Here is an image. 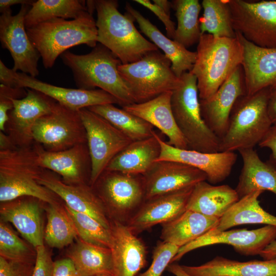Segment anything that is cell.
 <instances>
[{"label":"cell","mask_w":276,"mask_h":276,"mask_svg":"<svg viewBox=\"0 0 276 276\" xmlns=\"http://www.w3.org/2000/svg\"><path fill=\"white\" fill-rule=\"evenodd\" d=\"M60 57L71 70L78 88L91 90L98 87L116 98L122 107L135 103L119 72L121 61L105 46L98 43L90 52L84 55L66 51Z\"/></svg>","instance_id":"obj_1"},{"label":"cell","mask_w":276,"mask_h":276,"mask_svg":"<svg viewBox=\"0 0 276 276\" xmlns=\"http://www.w3.org/2000/svg\"><path fill=\"white\" fill-rule=\"evenodd\" d=\"M44 170L39 165L33 144L0 150L1 202L28 196L47 204H60V198L38 182Z\"/></svg>","instance_id":"obj_2"},{"label":"cell","mask_w":276,"mask_h":276,"mask_svg":"<svg viewBox=\"0 0 276 276\" xmlns=\"http://www.w3.org/2000/svg\"><path fill=\"white\" fill-rule=\"evenodd\" d=\"M196 52V59L190 72L196 77L199 98L203 100L213 95L241 65L243 49L237 36L218 37L204 33Z\"/></svg>","instance_id":"obj_3"},{"label":"cell","mask_w":276,"mask_h":276,"mask_svg":"<svg viewBox=\"0 0 276 276\" xmlns=\"http://www.w3.org/2000/svg\"><path fill=\"white\" fill-rule=\"evenodd\" d=\"M116 0L95 1L98 42L108 49L126 64L139 60L150 52L158 50L136 29L134 18L118 10Z\"/></svg>","instance_id":"obj_4"},{"label":"cell","mask_w":276,"mask_h":276,"mask_svg":"<svg viewBox=\"0 0 276 276\" xmlns=\"http://www.w3.org/2000/svg\"><path fill=\"white\" fill-rule=\"evenodd\" d=\"M26 31L46 69L52 68L58 57L67 49L82 44L94 48L98 43L96 22L89 12L70 20L62 18L49 20Z\"/></svg>","instance_id":"obj_5"},{"label":"cell","mask_w":276,"mask_h":276,"mask_svg":"<svg viewBox=\"0 0 276 276\" xmlns=\"http://www.w3.org/2000/svg\"><path fill=\"white\" fill-rule=\"evenodd\" d=\"M271 88L239 97L232 110L228 127L220 140V151L254 149L272 126L267 111Z\"/></svg>","instance_id":"obj_6"},{"label":"cell","mask_w":276,"mask_h":276,"mask_svg":"<svg viewBox=\"0 0 276 276\" xmlns=\"http://www.w3.org/2000/svg\"><path fill=\"white\" fill-rule=\"evenodd\" d=\"M180 78L182 83L172 92L171 104L176 124L189 149L204 153L219 152L220 139L201 116L196 77L187 72Z\"/></svg>","instance_id":"obj_7"},{"label":"cell","mask_w":276,"mask_h":276,"mask_svg":"<svg viewBox=\"0 0 276 276\" xmlns=\"http://www.w3.org/2000/svg\"><path fill=\"white\" fill-rule=\"evenodd\" d=\"M171 65V61L158 50L137 61L121 64L118 68L135 103H141L181 85L182 80L174 74Z\"/></svg>","instance_id":"obj_8"},{"label":"cell","mask_w":276,"mask_h":276,"mask_svg":"<svg viewBox=\"0 0 276 276\" xmlns=\"http://www.w3.org/2000/svg\"><path fill=\"white\" fill-rule=\"evenodd\" d=\"M236 32L260 47L276 49V0H227Z\"/></svg>","instance_id":"obj_9"},{"label":"cell","mask_w":276,"mask_h":276,"mask_svg":"<svg viewBox=\"0 0 276 276\" xmlns=\"http://www.w3.org/2000/svg\"><path fill=\"white\" fill-rule=\"evenodd\" d=\"M33 137L34 142L50 152L87 143L86 130L79 111L70 109L57 102L50 113L36 121Z\"/></svg>","instance_id":"obj_10"},{"label":"cell","mask_w":276,"mask_h":276,"mask_svg":"<svg viewBox=\"0 0 276 276\" xmlns=\"http://www.w3.org/2000/svg\"><path fill=\"white\" fill-rule=\"evenodd\" d=\"M79 113L86 133L91 163L89 185L92 187L114 157L132 141L88 108L80 109Z\"/></svg>","instance_id":"obj_11"},{"label":"cell","mask_w":276,"mask_h":276,"mask_svg":"<svg viewBox=\"0 0 276 276\" xmlns=\"http://www.w3.org/2000/svg\"><path fill=\"white\" fill-rule=\"evenodd\" d=\"M108 212L126 220L144 201L143 175L105 169L92 186Z\"/></svg>","instance_id":"obj_12"},{"label":"cell","mask_w":276,"mask_h":276,"mask_svg":"<svg viewBox=\"0 0 276 276\" xmlns=\"http://www.w3.org/2000/svg\"><path fill=\"white\" fill-rule=\"evenodd\" d=\"M31 7L21 5L18 13L14 15L11 8L1 13L0 41L2 47L9 51L13 58V70L36 78L39 73L38 61L41 57L32 43L25 24V16Z\"/></svg>","instance_id":"obj_13"},{"label":"cell","mask_w":276,"mask_h":276,"mask_svg":"<svg viewBox=\"0 0 276 276\" xmlns=\"http://www.w3.org/2000/svg\"><path fill=\"white\" fill-rule=\"evenodd\" d=\"M26 90L25 97L12 100L13 108L8 112L4 132L18 148L33 145V128L35 123L50 113L56 103L39 91L30 88Z\"/></svg>","instance_id":"obj_14"},{"label":"cell","mask_w":276,"mask_h":276,"mask_svg":"<svg viewBox=\"0 0 276 276\" xmlns=\"http://www.w3.org/2000/svg\"><path fill=\"white\" fill-rule=\"evenodd\" d=\"M275 240L276 226L269 225L252 230L243 228L219 232L210 231L180 247L171 263L179 260L192 250L218 244L231 245L237 252L245 255H260L268 244Z\"/></svg>","instance_id":"obj_15"},{"label":"cell","mask_w":276,"mask_h":276,"mask_svg":"<svg viewBox=\"0 0 276 276\" xmlns=\"http://www.w3.org/2000/svg\"><path fill=\"white\" fill-rule=\"evenodd\" d=\"M145 200L195 186L207 180L202 171L172 160L156 162L143 175Z\"/></svg>","instance_id":"obj_16"},{"label":"cell","mask_w":276,"mask_h":276,"mask_svg":"<svg viewBox=\"0 0 276 276\" xmlns=\"http://www.w3.org/2000/svg\"><path fill=\"white\" fill-rule=\"evenodd\" d=\"M33 146L41 167L60 175L66 184L89 185L91 163L87 143L57 152L46 151L35 142Z\"/></svg>","instance_id":"obj_17"},{"label":"cell","mask_w":276,"mask_h":276,"mask_svg":"<svg viewBox=\"0 0 276 276\" xmlns=\"http://www.w3.org/2000/svg\"><path fill=\"white\" fill-rule=\"evenodd\" d=\"M246 94L243 71L240 65L213 95L199 99L203 120L220 140L226 132L235 103L239 97Z\"/></svg>","instance_id":"obj_18"},{"label":"cell","mask_w":276,"mask_h":276,"mask_svg":"<svg viewBox=\"0 0 276 276\" xmlns=\"http://www.w3.org/2000/svg\"><path fill=\"white\" fill-rule=\"evenodd\" d=\"M156 135L161 148L156 162L172 160L197 168L205 173L210 183L216 184L227 178L237 160L235 152L204 153L178 148L168 144L156 133Z\"/></svg>","instance_id":"obj_19"},{"label":"cell","mask_w":276,"mask_h":276,"mask_svg":"<svg viewBox=\"0 0 276 276\" xmlns=\"http://www.w3.org/2000/svg\"><path fill=\"white\" fill-rule=\"evenodd\" d=\"M37 180L39 183L56 194L72 210L87 214L107 228L110 229L112 221L109 218L108 211L89 185L72 186L66 184L56 175V173L46 169Z\"/></svg>","instance_id":"obj_20"},{"label":"cell","mask_w":276,"mask_h":276,"mask_svg":"<svg viewBox=\"0 0 276 276\" xmlns=\"http://www.w3.org/2000/svg\"><path fill=\"white\" fill-rule=\"evenodd\" d=\"M194 187L145 200L126 224L137 235L154 225L174 219L187 210Z\"/></svg>","instance_id":"obj_21"},{"label":"cell","mask_w":276,"mask_h":276,"mask_svg":"<svg viewBox=\"0 0 276 276\" xmlns=\"http://www.w3.org/2000/svg\"><path fill=\"white\" fill-rule=\"evenodd\" d=\"M13 75L17 87L39 91L74 111H78L83 108L103 104H118L116 98L100 89L65 88L42 82L22 72L14 71Z\"/></svg>","instance_id":"obj_22"},{"label":"cell","mask_w":276,"mask_h":276,"mask_svg":"<svg viewBox=\"0 0 276 276\" xmlns=\"http://www.w3.org/2000/svg\"><path fill=\"white\" fill-rule=\"evenodd\" d=\"M113 276H136L147 263V248L143 241L118 220L110 227Z\"/></svg>","instance_id":"obj_23"},{"label":"cell","mask_w":276,"mask_h":276,"mask_svg":"<svg viewBox=\"0 0 276 276\" xmlns=\"http://www.w3.org/2000/svg\"><path fill=\"white\" fill-rule=\"evenodd\" d=\"M236 32L243 49L241 66L246 95L267 87L276 88V49L256 45Z\"/></svg>","instance_id":"obj_24"},{"label":"cell","mask_w":276,"mask_h":276,"mask_svg":"<svg viewBox=\"0 0 276 276\" xmlns=\"http://www.w3.org/2000/svg\"><path fill=\"white\" fill-rule=\"evenodd\" d=\"M32 197L24 196L1 202V220L11 222L35 249L43 245L44 233L39 203Z\"/></svg>","instance_id":"obj_25"},{"label":"cell","mask_w":276,"mask_h":276,"mask_svg":"<svg viewBox=\"0 0 276 276\" xmlns=\"http://www.w3.org/2000/svg\"><path fill=\"white\" fill-rule=\"evenodd\" d=\"M172 92L165 93L147 102L133 103L122 108L159 129L168 138L167 143L170 145L189 149L173 114L171 104Z\"/></svg>","instance_id":"obj_26"},{"label":"cell","mask_w":276,"mask_h":276,"mask_svg":"<svg viewBox=\"0 0 276 276\" xmlns=\"http://www.w3.org/2000/svg\"><path fill=\"white\" fill-rule=\"evenodd\" d=\"M125 9L137 22L141 32L164 53L171 61V68L178 78L185 72H190L195 62L196 52L188 50L183 45L164 35L156 26L145 18L139 11L126 3Z\"/></svg>","instance_id":"obj_27"},{"label":"cell","mask_w":276,"mask_h":276,"mask_svg":"<svg viewBox=\"0 0 276 276\" xmlns=\"http://www.w3.org/2000/svg\"><path fill=\"white\" fill-rule=\"evenodd\" d=\"M160 150L154 131L151 137L131 142L114 157L106 169L144 175L159 157Z\"/></svg>","instance_id":"obj_28"},{"label":"cell","mask_w":276,"mask_h":276,"mask_svg":"<svg viewBox=\"0 0 276 276\" xmlns=\"http://www.w3.org/2000/svg\"><path fill=\"white\" fill-rule=\"evenodd\" d=\"M243 167L235 189L239 198L256 191H268L276 195V165L262 161L254 149L238 151Z\"/></svg>","instance_id":"obj_29"},{"label":"cell","mask_w":276,"mask_h":276,"mask_svg":"<svg viewBox=\"0 0 276 276\" xmlns=\"http://www.w3.org/2000/svg\"><path fill=\"white\" fill-rule=\"evenodd\" d=\"M239 199L236 190L227 185L214 186L202 181L194 186L187 210L220 219Z\"/></svg>","instance_id":"obj_30"},{"label":"cell","mask_w":276,"mask_h":276,"mask_svg":"<svg viewBox=\"0 0 276 276\" xmlns=\"http://www.w3.org/2000/svg\"><path fill=\"white\" fill-rule=\"evenodd\" d=\"M181 266L191 276H276V260L239 262L216 257L199 266Z\"/></svg>","instance_id":"obj_31"},{"label":"cell","mask_w":276,"mask_h":276,"mask_svg":"<svg viewBox=\"0 0 276 276\" xmlns=\"http://www.w3.org/2000/svg\"><path fill=\"white\" fill-rule=\"evenodd\" d=\"M219 219L186 210L174 219L162 224L163 241L181 247L197 239L218 223Z\"/></svg>","instance_id":"obj_32"},{"label":"cell","mask_w":276,"mask_h":276,"mask_svg":"<svg viewBox=\"0 0 276 276\" xmlns=\"http://www.w3.org/2000/svg\"><path fill=\"white\" fill-rule=\"evenodd\" d=\"M264 191L256 190L240 198L210 231L219 232L242 224H262L276 226V216L265 211L258 198Z\"/></svg>","instance_id":"obj_33"},{"label":"cell","mask_w":276,"mask_h":276,"mask_svg":"<svg viewBox=\"0 0 276 276\" xmlns=\"http://www.w3.org/2000/svg\"><path fill=\"white\" fill-rule=\"evenodd\" d=\"M67 255L79 276H113L111 251L109 248L86 242L79 238Z\"/></svg>","instance_id":"obj_34"},{"label":"cell","mask_w":276,"mask_h":276,"mask_svg":"<svg viewBox=\"0 0 276 276\" xmlns=\"http://www.w3.org/2000/svg\"><path fill=\"white\" fill-rule=\"evenodd\" d=\"M88 12L85 1L38 0L27 13L26 28L57 18L77 19Z\"/></svg>","instance_id":"obj_35"},{"label":"cell","mask_w":276,"mask_h":276,"mask_svg":"<svg viewBox=\"0 0 276 276\" xmlns=\"http://www.w3.org/2000/svg\"><path fill=\"white\" fill-rule=\"evenodd\" d=\"M87 108L107 120L132 142L153 136V126L123 108L117 107L113 104L96 105Z\"/></svg>","instance_id":"obj_36"},{"label":"cell","mask_w":276,"mask_h":276,"mask_svg":"<svg viewBox=\"0 0 276 276\" xmlns=\"http://www.w3.org/2000/svg\"><path fill=\"white\" fill-rule=\"evenodd\" d=\"M171 3L177 21L173 40L187 49L198 43L202 35L199 18L202 6L199 1L174 0Z\"/></svg>","instance_id":"obj_37"},{"label":"cell","mask_w":276,"mask_h":276,"mask_svg":"<svg viewBox=\"0 0 276 276\" xmlns=\"http://www.w3.org/2000/svg\"><path fill=\"white\" fill-rule=\"evenodd\" d=\"M202 16L199 18L201 34L215 37L236 38L227 0H203Z\"/></svg>","instance_id":"obj_38"},{"label":"cell","mask_w":276,"mask_h":276,"mask_svg":"<svg viewBox=\"0 0 276 276\" xmlns=\"http://www.w3.org/2000/svg\"><path fill=\"white\" fill-rule=\"evenodd\" d=\"M48 222L44 240L52 247L61 248L73 243L78 233L64 207L49 204L46 209Z\"/></svg>","instance_id":"obj_39"},{"label":"cell","mask_w":276,"mask_h":276,"mask_svg":"<svg viewBox=\"0 0 276 276\" xmlns=\"http://www.w3.org/2000/svg\"><path fill=\"white\" fill-rule=\"evenodd\" d=\"M64 207L74 223L79 238L86 242L110 248V229L87 214L74 211L65 204Z\"/></svg>","instance_id":"obj_40"},{"label":"cell","mask_w":276,"mask_h":276,"mask_svg":"<svg viewBox=\"0 0 276 276\" xmlns=\"http://www.w3.org/2000/svg\"><path fill=\"white\" fill-rule=\"evenodd\" d=\"M0 257L12 261L35 264L36 249L33 250L5 222H0Z\"/></svg>","instance_id":"obj_41"},{"label":"cell","mask_w":276,"mask_h":276,"mask_svg":"<svg viewBox=\"0 0 276 276\" xmlns=\"http://www.w3.org/2000/svg\"><path fill=\"white\" fill-rule=\"evenodd\" d=\"M179 247L173 244L160 242L155 247L152 263L148 269L136 276H160L171 263Z\"/></svg>","instance_id":"obj_42"},{"label":"cell","mask_w":276,"mask_h":276,"mask_svg":"<svg viewBox=\"0 0 276 276\" xmlns=\"http://www.w3.org/2000/svg\"><path fill=\"white\" fill-rule=\"evenodd\" d=\"M27 94L25 88H12L0 84V131L5 132L8 112L13 108L12 100L21 99Z\"/></svg>","instance_id":"obj_43"},{"label":"cell","mask_w":276,"mask_h":276,"mask_svg":"<svg viewBox=\"0 0 276 276\" xmlns=\"http://www.w3.org/2000/svg\"><path fill=\"white\" fill-rule=\"evenodd\" d=\"M34 263L9 261L0 257V276H32Z\"/></svg>","instance_id":"obj_44"},{"label":"cell","mask_w":276,"mask_h":276,"mask_svg":"<svg viewBox=\"0 0 276 276\" xmlns=\"http://www.w3.org/2000/svg\"><path fill=\"white\" fill-rule=\"evenodd\" d=\"M35 249L36 258L32 276H52L54 262L51 254L44 245Z\"/></svg>","instance_id":"obj_45"},{"label":"cell","mask_w":276,"mask_h":276,"mask_svg":"<svg viewBox=\"0 0 276 276\" xmlns=\"http://www.w3.org/2000/svg\"><path fill=\"white\" fill-rule=\"evenodd\" d=\"M134 2L143 6L152 12L164 24L167 32V37L173 39L176 29L175 23L171 19L163 9L149 0H134Z\"/></svg>","instance_id":"obj_46"},{"label":"cell","mask_w":276,"mask_h":276,"mask_svg":"<svg viewBox=\"0 0 276 276\" xmlns=\"http://www.w3.org/2000/svg\"><path fill=\"white\" fill-rule=\"evenodd\" d=\"M52 276H79L73 261L68 258L54 262Z\"/></svg>","instance_id":"obj_47"},{"label":"cell","mask_w":276,"mask_h":276,"mask_svg":"<svg viewBox=\"0 0 276 276\" xmlns=\"http://www.w3.org/2000/svg\"><path fill=\"white\" fill-rule=\"evenodd\" d=\"M271 151L269 161L276 165V126H272L258 145Z\"/></svg>","instance_id":"obj_48"},{"label":"cell","mask_w":276,"mask_h":276,"mask_svg":"<svg viewBox=\"0 0 276 276\" xmlns=\"http://www.w3.org/2000/svg\"><path fill=\"white\" fill-rule=\"evenodd\" d=\"M14 71L7 67L0 60V82L1 84L12 88H18L13 75Z\"/></svg>","instance_id":"obj_49"},{"label":"cell","mask_w":276,"mask_h":276,"mask_svg":"<svg viewBox=\"0 0 276 276\" xmlns=\"http://www.w3.org/2000/svg\"><path fill=\"white\" fill-rule=\"evenodd\" d=\"M267 111L272 126H276V88L271 89L268 101Z\"/></svg>","instance_id":"obj_50"},{"label":"cell","mask_w":276,"mask_h":276,"mask_svg":"<svg viewBox=\"0 0 276 276\" xmlns=\"http://www.w3.org/2000/svg\"><path fill=\"white\" fill-rule=\"evenodd\" d=\"M259 255L265 260H276V240L268 244Z\"/></svg>","instance_id":"obj_51"},{"label":"cell","mask_w":276,"mask_h":276,"mask_svg":"<svg viewBox=\"0 0 276 276\" xmlns=\"http://www.w3.org/2000/svg\"><path fill=\"white\" fill-rule=\"evenodd\" d=\"M35 1L30 0H1L0 1V12L2 13L5 10L11 8L13 5L16 4H27L32 5Z\"/></svg>","instance_id":"obj_52"},{"label":"cell","mask_w":276,"mask_h":276,"mask_svg":"<svg viewBox=\"0 0 276 276\" xmlns=\"http://www.w3.org/2000/svg\"><path fill=\"white\" fill-rule=\"evenodd\" d=\"M17 148L14 145L9 136L0 131V150H7Z\"/></svg>","instance_id":"obj_53"},{"label":"cell","mask_w":276,"mask_h":276,"mask_svg":"<svg viewBox=\"0 0 276 276\" xmlns=\"http://www.w3.org/2000/svg\"><path fill=\"white\" fill-rule=\"evenodd\" d=\"M167 269L175 276H191L182 269L181 265L177 264H170Z\"/></svg>","instance_id":"obj_54"},{"label":"cell","mask_w":276,"mask_h":276,"mask_svg":"<svg viewBox=\"0 0 276 276\" xmlns=\"http://www.w3.org/2000/svg\"><path fill=\"white\" fill-rule=\"evenodd\" d=\"M153 4L163 9L168 15L170 16V9L172 3L167 0H153Z\"/></svg>","instance_id":"obj_55"},{"label":"cell","mask_w":276,"mask_h":276,"mask_svg":"<svg viewBox=\"0 0 276 276\" xmlns=\"http://www.w3.org/2000/svg\"><path fill=\"white\" fill-rule=\"evenodd\" d=\"M97 276H110L108 275H97Z\"/></svg>","instance_id":"obj_56"}]
</instances>
